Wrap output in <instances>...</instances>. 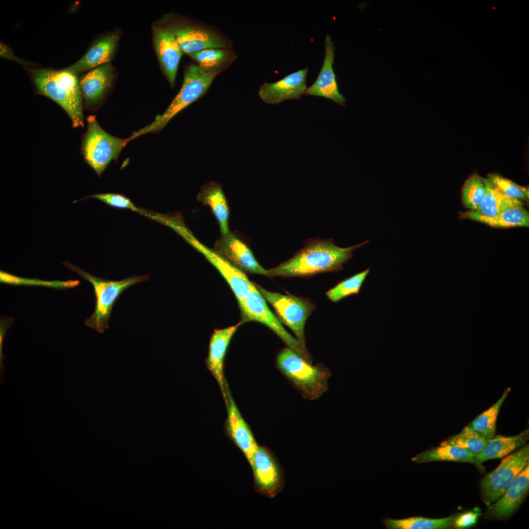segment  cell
Listing matches in <instances>:
<instances>
[{
	"mask_svg": "<svg viewBox=\"0 0 529 529\" xmlns=\"http://www.w3.org/2000/svg\"><path fill=\"white\" fill-rule=\"evenodd\" d=\"M196 199L210 207L222 235L229 233V209L221 185L213 181L208 182L201 188Z\"/></svg>",
	"mask_w": 529,
	"mask_h": 529,
	"instance_id": "obj_23",
	"label": "cell"
},
{
	"mask_svg": "<svg viewBox=\"0 0 529 529\" xmlns=\"http://www.w3.org/2000/svg\"><path fill=\"white\" fill-rule=\"evenodd\" d=\"M0 282L2 283L13 285H37L56 289L72 288L76 287L79 283V281L78 280L46 281L36 279L24 278L1 271H0Z\"/></svg>",
	"mask_w": 529,
	"mask_h": 529,
	"instance_id": "obj_33",
	"label": "cell"
},
{
	"mask_svg": "<svg viewBox=\"0 0 529 529\" xmlns=\"http://www.w3.org/2000/svg\"><path fill=\"white\" fill-rule=\"evenodd\" d=\"M529 488V464L514 479L496 502L488 508V515L498 519L511 516L522 503Z\"/></svg>",
	"mask_w": 529,
	"mask_h": 529,
	"instance_id": "obj_21",
	"label": "cell"
},
{
	"mask_svg": "<svg viewBox=\"0 0 529 529\" xmlns=\"http://www.w3.org/2000/svg\"><path fill=\"white\" fill-rule=\"evenodd\" d=\"M218 74L207 71L198 65L188 66L180 90L164 112L132 135L136 138L146 133L160 132L176 115L201 97Z\"/></svg>",
	"mask_w": 529,
	"mask_h": 529,
	"instance_id": "obj_4",
	"label": "cell"
},
{
	"mask_svg": "<svg viewBox=\"0 0 529 529\" xmlns=\"http://www.w3.org/2000/svg\"><path fill=\"white\" fill-rule=\"evenodd\" d=\"M488 440L469 425L442 443L464 448L476 455L483 449Z\"/></svg>",
	"mask_w": 529,
	"mask_h": 529,
	"instance_id": "obj_31",
	"label": "cell"
},
{
	"mask_svg": "<svg viewBox=\"0 0 529 529\" xmlns=\"http://www.w3.org/2000/svg\"><path fill=\"white\" fill-rule=\"evenodd\" d=\"M115 71L111 64L94 68L79 77L83 106L96 110L102 102L114 84Z\"/></svg>",
	"mask_w": 529,
	"mask_h": 529,
	"instance_id": "obj_14",
	"label": "cell"
},
{
	"mask_svg": "<svg viewBox=\"0 0 529 529\" xmlns=\"http://www.w3.org/2000/svg\"><path fill=\"white\" fill-rule=\"evenodd\" d=\"M120 37V33L118 29L101 34L92 42L79 60L66 68L79 75L110 63L116 53Z\"/></svg>",
	"mask_w": 529,
	"mask_h": 529,
	"instance_id": "obj_15",
	"label": "cell"
},
{
	"mask_svg": "<svg viewBox=\"0 0 529 529\" xmlns=\"http://www.w3.org/2000/svg\"><path fill=\"white\" fill-rule=\"evenodd\" d=\"M227 416L225 429L227 436L241 451L250 465L259 446L247 423L241 416L229 389L224 398Z\"/></svg>",
	"mask_w": 529,
	"mask_h": 529,
	"instance_id": "obj_17",
	"label": "cell"
},
{
	"mask_svg": "<svg viewBox=\"0 0 529 529\" xmlns=\"http://www.w3.org/2000/svg\"><path fill=\"white\" fill-rule=\"evenodd\" d=\"M172 33L183 52L189 54L211 48H230L226 38L200 24L167 14L158 21Z\"/></svg>",
	"mask_w": 529,
	"mask_h": 529,
	"instance_id": "obj_7",
	"label": "cell"
},
{
	"mask_svg": "<svg viewBox=\"0 0 529 529\" xmlns=\"http://www.w3.org/2000/svg\"><path fill=\"white\" fill-rule=\"evenodd\" d=\"M213 249L243 272L266 275V269L260 264L244 242L233 233L222 235Z\"/></svg>",
	"mask_w": 529,
	"mask_h": 529,
	"instance_id": "obj_16",
	"label": "cell"
},
{
	"mask_svg": "<svg viewBox=\"0 0 529 529\" xmlns=\"http://www.w3.org/2000/svg\"><path fill=\"white\" fill-rule=\"evenodd\" d=\"M486 192L484 178L476 174L464 183L462 190L464 206L470 210L476 209L481 202Z\"/></svg>",
	"mask_w": 529,
	"mask_h": 529,
	"instance_id": "obj_32",
	"label": "cell"
},
{
	"mask_svg": "<svg viewBox=\"0 0 529 529\" xmlns=\"http://www.w3.org/2000/svg\"><path fill=\"white\" fill-rule=\"evenodd\" d=\"M368 241L342 248L336 245L332 239H311L291 259L266 270L265 276L305 277L337 272L343 269V264L351 259L353 252Z\"/></svg>",
	"mask_w": 529,
	"mask_h": 529,
	"instance_id": "obj_1",
	"label": "cell"
},
{
	"mask_svg": "<svg viewBox=\"0 0 529 529\" xmlns=\"http://www.w3.org/2000/svg\"><path fill=\"white\" fill-rule=\"evenodd\" d=\"M276 365L305 399L316 400L328 389L327 381L331 375L328 368L321 363L313 365L288 347L278 353Z\"/></svg>",
	"mask_w": 529,
	"mask_h": 529,
	"instance_id": "obj_3",
	"label": "cell"
},
{
	"mask_svg": "<svg viewBox=\"0 0 529 529\" xmlns=\"http://www.w3.org/2000/svg\"><path fill=\"white\" fill-rule=\"evenodd\" d=\"M369 272L370 268H368L340 281L326 292L327 296L332 302H337L349 296L358 294Z\"/></svg>",
	"mask_w": 529,
	"mask_h": 529,
	"instance_id": "obj_30",
	"label": "cell"
},
{
	"mask_svg": "<svg viewBox=\"0 0 529 529\" xmlns=\"http://www.w3.org/2000/svg\"><path fill=\"white\" fill-rule=\"evenodd\" d=\"M255 285L265 300L273 307L280 321L292 330L302 348L307 351L304 326L307 319L314 310L315 305L309 299L270 291L255 283Z\"/></svg>",
	"mask_w": 529,
	"mask_h": 529,
	"instance_id": "obj_9",
	"label": "cell"
},
{
	"mask_svg": "<svg viewBox=\"0 0 529 529\" xmlns=\"http://www.w3.org/2000/svg\"><path fill=\"white\" fill-rule=\"evenodd\" d=\"M238 305L241 313V323L257 321L264 324L272 330L288 347L312 362L309 353L304 350L298 340L283 327L280 320L269 309L265 299L255 285Z\"/></svg>",
	"mask_w": 529,
	"mask_h": 529,
	"instance_id": "obj_10",
	"label": "cell"
},
{
	"mask_svg": "<svg viewBox=\"0 0 529 529\" xmlns=\"http://www.w3.org/2000/svg\"><path fill=\"white\" fill-rule=\"evenodd\" d=\"M189 56L206 71L218 73L227 69L237 58L230 48H208Z\"/></svg>",
	"mask_w": 529,
	"mask_h": 529,
	"instance_id": "obj_26",
	"label": "cell"
},
{
	"mask_svg": "<svg viewBox=\"0 0 529 529\" xmlns=\"http://www.w3.org/2000/svg\"><path fill=\"white\" fill-rule=\"evenodd\" d=\"M335 50L331 36L327 34L325 38V54L322 67L316 80L307 88L305 95L329 98L340 105L344 106L346 99L339 91L333 68Z\"/></svg>",
	"mask_w": 529,
	"mask_h": 529,
	"instance_id": "obj_18",
	"label": "cell"
},
{
	"mask_svg": "<svg viewBox=\"0 0 529 529\" xmlns=\"http://www.w3.org/2000/svg\"><path fill=\"white\" fill-rule=\"evenodd\" d=\"M475 457L476 454L469 450L441 443L439 446L416 455L411 460L416 464L439 461L474 463Z\"/></svg>",
	"mask_w": 529,
	"mask_h": 529,
	"instance_id": "obj_25",
	"label": "cell"
},
{
	"mask_svg": "<svg viewBox=\"0 0 529 529\" xmlns=\"http://www.w3.org/2000/svg\"><path fill=\"white\" fill-rule=\"evenodd\" d=\"M154 50L161 68L171 88L174 86L183 51L169 29L158 22L152 25Z\"/></svg>",
	"mask_w": 529,
	"mask_h": 529,
	"instance_id": "obj_13",
	"label": "cell"
},
{
	"mask_svg": "<svg viewBox=\"0 0 529 529\" xmlns=\"http://www.w3.org/2000/svg\"><path fill=\"white\" fill-rule=\"evenodd\" d=\"M0 56L5 59L12 60L22 65L24 68L40 67L36 63L24 60L15 55L10 46L2 41L0 42Z\"/></svg>",
	"mask_w": 529,
	"mask_h": 529,
	"instance_id": "obj_36",
	"label": "cell"
},
{
	"mask_svg": "<svg viewBox=\"0 0 529 529\" xmlns=\"http://www.w3.org/2000/svg\"><path fill=\"white\" fill-rule=\"evenodd\" d=\"M88 197L98 199L115 208L128 209L141 214H143L144 211L137 208L129 198L121 194L114 193H99L92 195Z\"/></svg>",
	"mask_w": 529,
	"mask_h": 529,
	"instance_id": "obj_35",
	"label": "cell"
},
{
	"mask_svg": "<svg viewBox=\"0 0 529 529\" xmlns=\"http://www.w3.org/2000/svg\"><path fill=\"white\" fill-rule=\"evenodd\" d=\"M456 517L429 518L412 516L398 519L385 518L382 523L387 529H444L453 526Z\"/></svg>",
	"mask_w": 529,
	"mask_h": 529,
	"instance_id": "obj_27",
	"label": "cell"
},
{
	"mask_svg": "<svg viewBox=\"0 0 529 529\" xmlns=\"http://www.w3.org/2000/svg\"><path fill=\"white\" fill-rule=\"evenodd\" d=\"M484 181L486 192L481 202L476 209L462 214L463 217L481 222L506 209L523 206L521 200L507 196L487 178H484Z\"/></svg>",
	"mask_w": 529,
	"mask_h": 529,
	"instance_id": "obj_22",
	"label": "cell"
},
{
	"mask_svg": "<svg viewBox=\"0 0 529 529\" xmlns=\"http://www.w3.org/2000/svg\"><path fill=\"white\" fill-rule=\"evenodd\" d=\"M63 264L92 284L95 295V308L92 315L85 320V324L100 333L109 328L113 307L122 292L135 284L147 281L150 276L149 274L134 275L119 281L108 280L92 275L68 262Z\"/></svg>",
	"mask_w": 529,
	"mask_h": 529,
	"instance_id": "obj_5",
	"label": "cell"
},
{
	"mask_svg": "<svg viewBox=\"0 0 529 529\" xmlns=\"http://www.w3.org/2000/svg\"><path fill=\"white\" fill-rule=\"evenodd\" d=\"M529 438L528 429L514 436L495 435L488 440L481 452L476 455L474 463L480 470L483 469L482 464L484 462L508 455L517 448L524 445Z\"/></svg>",
	"mask_w": 529,
	"mask_h": 529,
	"instance_id": "obj_24",
	"label": "cell"
},
{
	"mask_svg": "<svg viewBox=\"0 0 529 529\" xmlns=\"http://www.w3.org/2000/svg\"><path fill=\"white\" fill-rule=\"evenodd\" d=\"M86 121L87 129L82 140L81 152L86 162L100 176L134 138L130 135L120 138L109 134L99 125L95 115L87 117Z\"/></svg>",
	"mask_w": 529,
	"mask_h": 529,
	"instance_id": "obj_6",
	"label": "cell"
},
{
	"mask_svg": "<svg viewBox=\"0 0 529 529\" xmlns=\"http://www.w3.org/2000/svg\"><path fill=\"white\" fill-rule=\"evenodd\" d=\"M529 464V445H524L505 457L499 465L482 479L481 489L488 503L500 498L514 479Z\"/></svg>",
	"mask_w": 529,
	"mask_h": 529,
	"instance_id": "obj_11",
	"label": "cell"
},
{
	"mask_svg": "<svg viewBox=\"0 0 529 529\" xmlns=\"http://www.w3.org/2000/svg\"><path fill=\"white\" fill-rule=\"evenodd\" d=\"M167 225L182 237L216 268L230 287L238 303L245 298L255 285L249 280L244 272L231 264L213 249L198 240L186 226L180 215L171 216Z\"/></svg>",
	"mask_w": 529,
	"mask_h": 529,
	"instance_id": "obj_8",
	"label": "cell"
},
{
	"mask_svg": "<svg viewBox=\"0 0 529 529\" xmlns=\"http://www.w3.org/2000/svg\"><path fill=\"white\" fill-rule=\"evenodd\" d=\"M480 515L479 511H469L456 516L454 525L459 529L467 528L474 525Z\"/></svg>",
	"mask_w": 529,
	"mask_h": 529,
	"instance_id": "obj_37",
	"label": "cell"
},
{
	"mask_svg": "<svg viewBox=\"0 0 529 529\" xmlns=\"http://www.w3.org/2000/svg\"><path fill=\"white\" fill-rule=\"evenodd\" d=\"M35 93L59 105L69 117L73 128L84 126L83 99L79 77L66 68H24Z\"/></svg>",
	"mask_w": 529,
	"mask_h": 529,
	"instance_id": "obj_2",
	"label": "cell"
},
{
	"mask_svg": "<svg viewBox=\"0 0 529 529\" xmlns=\"http://www.w3.org/2000/svg\"><path fill=\"white\" fill-rule=\"evenodd\" d=\"M308 69L293 72L273 83H264L260 87L258 95L264 102L277 104L290 99H298L307 89L306 78Z\"/></svg>",
	"mask_w": 529,
	"mask_h": 529,
	"instance_id": "obj_19",
	"label": "cell"
},
{
	"mask_svg": "<svg viewBox=\"0 0 529 529\" xmlns=\"http://www.w3.org/2000/svg\"><path fill=\"white\" fill-rule=\"evenodd\" d=\"M510 390V388H506L496 403L476 417L469 425L487 440L496 435L498 415Z\"/></svg>",
	"mask_w": 529,
	"mask_h": 529,
	"instance_id": "obj_28",
	"label": "cell"
},
{
	"mask_svg": "<svg viewBox=\"0 0 529 529\" xmlns=\"http://www.w3.org/2000/svg\"><path fill=\"white\" fill-rule=\"evenodd\" d=\"M250 466L253 470L256 490L269 498H273L284 485L282 470L273 453L267 447H258Z\"/></svg>",
	"mask_w": 529,
	"mask_h": 529,
	"instance_id": "obj_12",
	"label": "cell"
},
{
	"mask_svg": "<svg viewBox=\"0 0 529 529\" xmlns=\"http://www.w3.org/2000/svg\"><path fill=\"white\" fill-rule=\"evenodd\" d=\"M241 323L215 330L210 339L206 365L217 383L223 398L228 387L224 375V358L231 339Z\"/></svg>",
	"mask_w": 529,
	"mask_h": 529,
	"instance_id": "obj_20",
	"label": "cell"
},
{
	"mask_svg": "<svg viewBox=\"0 0 529 529\" xmlns=\"http://www.w3.org/2000/svg\"><path fill=\"white\" fill-rule=\"evenodd\" d=\"M481 222L494 227H529V213L523 206H515Z\"/></svg>",
	"mask_w": 529,
	"mask_h": 529,
	"instance_id": "obj_29",
	"label": "cell"
},
{
	"mask_svg": "<svg viewBox=\"0 0 529 529\" xmlns=\"http://www.w3.org/2000/svg\"><path fill=\"white\" fill-rule=\"evenodd\" d=\"M504 194L520 200L529 198V188L518 185L512 181L497 174L489 175L487 178Z\"/></svg>",
	"mask_w": 529,
	"mask_h": 529,
	"instance_id": "obj_34",
	"label": "cell"
}]
</instances>
